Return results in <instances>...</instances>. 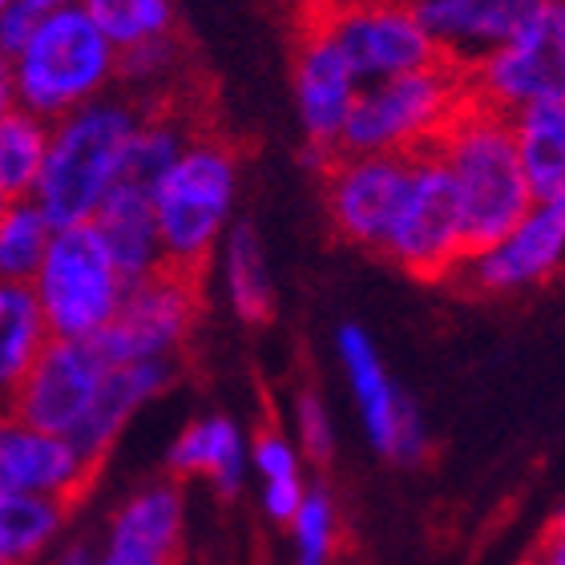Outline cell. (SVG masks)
<instances>
[{"label": "cell", "mask_w": 565, "mask_h": 565, "mask_svg": "<svg viewBox=\"0 0 565 565\" xmlns=\"http://www.w3.org/2000/svg\"><path fill=\"white\" fill-rule=\"evenodd\" d=\"M53 331L41 311L33 282H4L0 287V380L4 388H17L29 367L41 360Z\"/></svg>", "instance_id": "44dd1931"}, {"label": "cell", "mask_w": 565, "mask_h": 565, "mask_svg": "<svg viewBox=\"0 0 565 565\" xmlns=\"http://www.w3.org/2000/svg\"><path fill=\"white\" fill-rule=\"evenodd\" d=\"M109 537L178 554V545H182V493H178V484H150L138 497H130L114 513Z\"/></svg>", "instance_id": "cb8c5ba5"}, {"label": "cell", "mask_w": 565, "mask_h": 565, "mask_svg": "<svg viewBox=\"0 0 565 565\" xmlns=\"http://www.w3.org/2000/svg\"><path fill=\"white\" fill-rule=\"evenodd\" d=\"M126 287L130 282H126L94 223L61 226L33 279V291L41 299L53 340L85 343H94L118 319Z\"/></svg>", "instance_id": "8992f818"}, {"label": "cell", "mask_w": 565, "mask_h": 565, "mask_svg": "<svg viewBox=\"0 0 565 565\" xmlns=\"http://www.w3.org/2000/svg\"><path fill=\"white\" fill-rule=\"evenodd\" d=\"M70 509L57 497L36 493H0V562L24 565L41 554V545L57 533Z\"/></svg>", "instance_id": "4316f807"}, {"label": "cell", "mask_w": 565, "mask_h": 565, "mask_svg": "<svg viewBox=\"0 0 565 565\" xmlns=\"http://www.w3.org/2000/svg\"><path fill=\"white\" fill-rule=\"evenodd\" d=\"M518 153L537 202L565 199V97L513 114Z\"/></svg>", "instance_id": "ffe728a7"}, {"label": "cell", "mask_w": 565, "mask_h": 565, "mask_svg": "<svg viewBox=\"0 0 565 565\" xmlns=\"http://www.w3.org/2000/svg\"><path fill=\"white\" fill-rule=\"evenodd\" d=\"M109 376L106 355L85 340H53L29 376L9 388V413L24 428L73 436L94 413L102 384Z\"/></svg>", "instance_id": "30bf717a"}, {"label": "cell", "mask_w": 565, "mask_h": 565, "mask_svg": "<svg viewBox=\"0 0 565 565\" xmlns=\"http://www.w3.org/2000/svg\"><path fill=\"white\" fill-rule=\"evenodd\" d=\"M170 384V360H141V364H121L109 367L102 396H97L94 413L85 416V424L70 436L73 445L82 448V457L102 469L109 445L118 440L121 424L130 420L134 408L158 396Z\"/></svg>", "instance_id": "d6986e66"}, {"label": "cell", "mask_w": 565, "mask_h": 565, "mask_svg": "<svg viewBox=\"0 0 565 565\" xmlns=\"http://www.w3.org/2000/svg\"><path fill=\"white\" fill-rule=\"evenodd\" d=\"M554 521H565V509H562V513H557V518Z\"/></svg>", "instance_id": "d590c367"}, {"label": "cell", "mask_w": 565, "mask_h": 565, "mask_svg": "<svg viewBox=\"0 0 565 565\" xmlns=\"http://www.w3.org/2000/svg\"><path fill=\"white\" fill-rule=\"evenodd\" d=\"M436 153L457 178L472 255L501 243L533 211L537 199H533L525 166H521L513 118L484 106L477 94L445 130V138L436 141Z\"/></svg>", "instance_id": "7a4b0ae2"}, {"label": "cell", "mask_w": 565, "mask_h": 565, "mask_svg": "<svg viewBox=\"0 0 565 565\" xmlns=\"http://www.w3.org/2000/svg\"><path fill=\"white\" fill-rule=\"evenodd\" d=\"M121 53L89 9H57L36 17L24 45L4 57V106H21L57 126L77 109L106 97Z\"/></svg>", "instance_id": "6da1fadb"}, {"label": "cell", "mask_w": 565, "mask_h": 565, "mask_svg": "<svg viewBox=\"0 0 565 565\" xmlns=\"http://www.w3.org/2000/svg\"><path fill=\"white\" fill-rule=\"evenodd\" d=\"M199 282L202 275L162 267L150 279L130 282L121 299L118 319L94 340L109 367L141 364V360H170L186 343L199 319Z\"/></svg>", "instance_id": "9c48e42d"}, {"label": "cell", "mask_w": 565, "mask_h": 565, "mask_svg": "<svg viewBox=\"0 0 565 565\" xmlns=\"http://www.w3.org/2000/svg\"><path fill=\"white\" fill-rule=\"evenodd\" d=\"M138 121L141 106L121 97H102L53 126L49 162L33 199L57 231L97 218L102 202L121 182V166Z\"/></svg>", "instance_id": "3957f363"}, {"label": "cell", "mask_w": 565, "mask_h": 565, "mask_svg": "<svg viewBox=\"0 0 565 565\" xmlns=\"http://www.w3.org/2000/svg\"><path fill=\"white\" fill-rule=\"evenodd\" d=\"M57 226L36 199H17L0 206V275L4 282H33Z\"/></svg>", "instance_id": "d4e9b609"}, {"label": "cell", "mask_w": 565, "mask_h": 565, "mask_svg": "<svg viewBox=\"0 0 565 565\" xmlns=\"http://www.w3.org/2000/svg\"><path fill=\"white\" fill-rule=\"evenodd\" d=\"M335 352L343 360V372H348V384L355 392V404H360V416H364L372 445L384 457L404 460V465L420 460L424 445H428L424 440V424L416 416L413 401L388 380L372 335L364 328H355V323H343L335 331Z\"/></svg>", "instance_id": "9a60e30c"}, {"label": "cell", "mask_w": 565, "mask_h": 565, "mask_svg": "<svg viewBox=\"0 0 565 565\" xmlns=\"http://www.w3.org/2000/svg\"><path fill=\"white\" fill-rule=\"evenodd\" d=\"M469 82L484 106L501 109L509 118L525 106L565 97V0H554L509 45L477 61Z\"/></svg>", "instance_id": "8fae6325"}, {"label": "cell", "mask_w": 565, "mask_h": 565, "mask_svg": "<svg viewBox=\"0 0 565 565\" xmlns=\"http://www.w3.org/2000/svg\"><path fill=\"white\" fill-rule=\"evenodd\" d=\"M413 4L440 53L472 70L477 61L509 45L521 29H530L554 0H413Z\"/></svg>", "instance_id": "2e32d148"}, {"label": "cell", "mask_w": 565, "mask_h": 565, "mask_svg": "<svg viewBox=\"0 0 565 565\" xmlns=\"http://www.w3.org/2000/svg\"><path fill=\"white\" fill-rule=\"evenodd\" d=\"M94 477L97 465L82 457V448L70 436L36 433L17 420L4 424L0 433V489L4 493L57 497L61 505L73 509L94 484Z\"/></svg>", "instance_id": "e0dca14e"}, {"label": "cell", "mask_w": 565, "mask_h": 565, "mask_svg": "<svg viewBox=\"0 0 565 565\" xmlns=\"http://www.w3.org/2000/svg\"><path fill=\"white\" fill-rule=\"evenodd\" d=\"M97 565H178V554L146 550V545H134V542H114V537H109L106 557Z\"/></svg>", "instance_id": "d6a6232c"}, {"label": "cell", "mask_w": 565, "mask_h": 565, "mask_svg": "<svg viewBox=\"0 0 565 565\" xmlns=\"http://www.w3.org/2000/svg\"><path fill=\"white\" fill-rule=\"evenodd\" d=\"M226 291H231V303L247 323H267L275 311V291H271V275H267V263H263L259 235L250 223H235L226 231Z\"/></svg>", "instance_id": "484cf974"}, {"label": "cell", "mask_w": 565, "mask_h": 565, "mask_svg": "<svg viewBox=\"0 0 565 565\" xmlns=\"http://www.w3.org/2000/svg\"><path fill=\"white\" fill-rule=\"evenodd\" d=\"M295 537H299V565H323L335 545V509H331L323 489H311L295 518Z\"/></svg>", "instance_id": "f1b7e54d"}, {"label": "cell", "mask_w": 565, "mask_h": 565, "mask_svg": "<svg viewBox=\"0 0 565 565\" xmlns=\"http://www.w3.org/2000/svg\"><path fill=\"white\" fill-rule=\"evenodd\" d=\"M303 17L340 45L360 85L388 82L445 61L440 45L416 17L413 0H307Z\"/></svg>", "instance_id": "52a82bcc"}, {"label": "cell", "mask_w": 565, "mask_h": 565, "mask_svg": "<svg viewBox=\"0 0 565 565\" xmlns=\"http://www.w3.org/2000/svg\"><path fill=\"white\" fill-rule=\"evenodd\" d=\"M178 65V41L174 36H158V41H146L138 49H126L118 65V77L130 85H150L166 73H174Z\"/></svg>", "instance_id": "f546056e"}, {"label": "cell", "mask_w": 565, "mask_h": 565, "mask_svg": "<svg viewBox=\"0 0 565 565\" xmlns=\"http://www.w3.org/2000/svg\"><path fill=\"white\" fill-rule=\"evenodd\" d=\"M295 106L303 121L307 146L328 153H340L343 130L360 97V77L316 21L299 24V41H295Z\"/></svg>", "instance_id": "5bb4252c"}, {"label": "cell", "mask_w": 565, "mask_h": 565, "mask_svg": "<svg viewBox=\"0 0 565 565\" xmlns=\"http://www.w3.org/2000/svg\"><path fill=\"white\" fill-rule=\"evenodd\" d=\"M238 158L235 146L218 134H202L178 166L153 190V211L162 231L166 267L202 275L206 255L226 231L231 202H235Z\"/></svg>", "instance_id": "5b68a950"}, {"label": "cell", "mask_w": 565, "mask_h": 565, "mask_svg": "<svg viewBox=\"0 0 565 565\" xmlns=\"http://www.w3.org/2000/svg\"><path fill=\"white\" fill-rule=\"evenodd\" d=\"M53 121L36 118L21 106H4L0 114V199H33L49 162Z\"/></svg>", "instance_id": "7402d4cb"}, {"label": "cell", "mask_w": 565, "mask_h": 565, "mask_svg": "<svg viewBox=\"0 0 565 565\" xmlns=\"http://www.w3.org/2000/svg\"><path fill=\"white\" fill-rule=\"evenodd\" d=\"M255 465H259L263 481L267 484L299 481V465H295L291 445H287L279 433H271V428H263V433L255 436Z\"/></svg>", "instance_id": "1f68e13d"}, {"label": "cell", "mask_w": 565, "mask_h": 565, "mask_svg": "<svg viewBox=\"0 0 565 565\" xmlns=\"http://www.w3.org/2000/svg\"><path fill=\"white\" fill-rule=\"evenodd\" d=\"M472 82L457 61H436L428 70L364 85L343 130L340 153H413L436 150V141L469 106Z\"/></svg>", "instance_id": "277c9868"}, {"label": "cell", "mask_w": 565, "mask_h": 565, "mask_svg": "<svg viewBox=\"0 0 565 565\" xmlns=\"http://www.w3.org/2000/svg\"><path fill=\"white\" fill-rule=\"evenodd\" d=\"M565 267V199L533 202V211L509 231L501 243L469 255V263L452 275L465 291L513 295L554 279Z\"/></svg>", "instance_id": "4fadbf2b"}, {"label": "cell", "mask_w": 565, "mask_h": 565, "mask_svg": "<svg viewBox=\"0 0 565 565\" xmlns=\"http://www.w3.org/2000/svg\"><path fill=\"white\" fill-rule=\"evenodd\" d=\"M4 4H17V0H4Z\"/></svg>", "instance_id": "8d00e7d4"}, {"label": "cell", "mask_w": 565, "mask_h": 565, "mask_svg": "<svg viewBox=\"0 0 565 565\" xmlns=\"http://www.w3.org/2000/svg\"><path fill=\"white\" fill-rule=\"evenodd\" d=\"M94 226H97V235L106 238L109 255H114V263L121 267L126 282L150 279L153 271L166 267L162 231H158V211H153L150 190L118 182L114 194L102 202Z\"/></svg>", "instance_id": "ac0fdd59"}, {"label": "cell", "mask_w": 565, "mask_h": 565, "mask_svg": "<svg viewBox=\"0 0 565 565\" xmlns=\"http://www.w3.org/2000/svg\"><path fill=\"white\" fill-rule=\"evenodd\" d=\"M530 565H565V521H554L542 533L537 550L530 554Z\"/></svg>", "instance_id": "836d02e7"}, {"label": "cell", "mask_w": 565, "mask_h": 565, "mask_svg": "<svg viewBox=\"0 0 565 565\" xmlns=\"http://www.w3.org/2000/svg\"><path fill=\"white\" fill-rule=\"evenodd\" d=\"M295 413H299V440H303V452L323 465V460L331 457V424L316 392H299Z\"/></svg>", "instance_id": "4dcf8cb0"}, {"label": "cell", "mask_w": 565, "mask_h": 565, "mask_svg": "<svg viewBox=\"0 0 565 565\" xmlns=\"http://www.w3.org/2000/svg\"><path fill=\"white\" fill-rule=\"evenodd\" d=\"M413 158L401 153H340L323 174L335 235L367 250H384L408 194Z\"/></svg>", "instance_id": "7c38bea8"}, {"label": "cell", "mask_w": 565, "mask_h": 565, "mask_svg": "<svg viewBox=\"0 0 565 565\" xmlns=\"http://www.w3.org/2000/svg\"><path fill=\"white\" fill-rule=\"evenodd\" d=\"M17 4L33 9L36 17H45V12H57V9H82V4H89V0H17Z\"/></svg>", "instance_id": "e575fe53"}, {"label": "cell", "mask_w": 565, "mask_h": 565, "mask_svg": "<svg viewBox=\"0 0 565 565\" xmlns=\"http://www.w3.org/2000/svg\"><path fill=\"white\" fill-rule=\"evenodd\" d=\"M384 255L424 282H452V275L469 263L472 247L465 202H460L457 178L436 150L413 153L408 194Z\"/></svg>", "instance_id": "ba28073f"}, {"label": "cell", "mask_w": 565, "mask_h": 565, "mask_svg": "<svg viewBox=\"0 0 565 565\" xmlns=\"http://www.w3.org/2000/svg\"><path fill=\"white\" fill-rule=\"evenodd\" d=\"M85 9L97 21V29L114 41L118 53L158 41V36H174V4L170 0H89Z\"/></svg>", "instance_id": "83f0119b"}, {"label": "cell", "mask_w": 565, "mask_h": 565, "mask_svg": "<svg viewBox=\"0 0 565 565\" xmlns=\"http://www.w3.org/2000/svg\"><path fill=\"white\" fill-rule=\"evenodd\" d=\"M170 469L182 472V477L206 472L218 484V493H235L238 477H243V436L223 416L190 424L170 448Z\"/></svg>", "instance_id": "603a6c76"}, {"label": "cell", "mask_w": 565, "mask_h": 565, "mask_svg": "<svg viewBox=\"0 0 565 565\" xmlns=\"http://www.w3.org/2000/svg\"><path fill=\"white\" fill-rule=\"evenodd\" d=\"M525 565H530V562H525Z\"/></svg>", "instance_id": "74e56055"}]
</instances>
